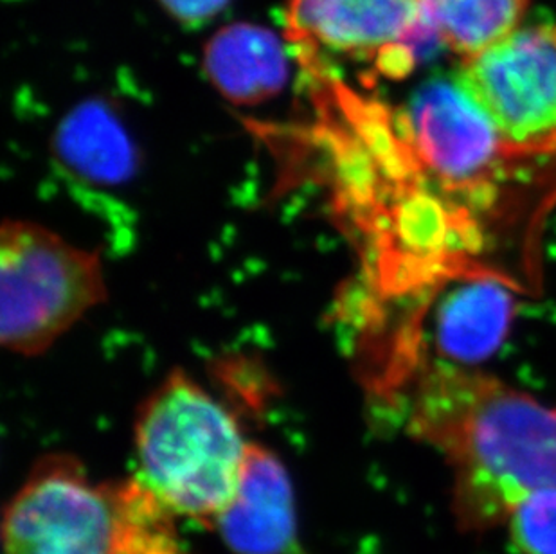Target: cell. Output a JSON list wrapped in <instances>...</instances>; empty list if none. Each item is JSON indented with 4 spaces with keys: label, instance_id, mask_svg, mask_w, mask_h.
I'll return each mask as SVG.
<instances>
[{
    "label": "cell",
    "instance_id": "obj_13",
    "mask_svg": "<svg viewBox=\"0 0 556 554\" xmlns=\"http://www.w3.org/2000/svg\"><path fill=\"white\" fill-rule=\"evenodd\" d=\"M114 537L112 554H186L174 515L139 479L112 490Z\"/></svg>",
    "mask_w": 556,
    "mask_h": 554
},
{
    "label": "cell",
    "instance_id": "obj_8",
    "mask_svg": "<svg viewBox=\"0 0 556 554\" xmlns=\"http://www.w3.org/2000/svg\"><path fill=\"white\" fill-rule=\"evenodd\" d=\"M215 526L240 554H301L292 484L270 450L251 443L237 498Z\"/></svg>",
    "mask_w": 556,
    "mask_h": 554
},
{
    "label": "cell",
    "instance_id": "obj_5",
    "mask_svg": "<svg viewBox=\"0 0 556 554\" xmlns=\"http://www.w3.org/2000/svg\"><path fill=\"white\" fill-rule=\"evenodd\" d=\"M285 35L303 68L339 54L368 60L388 78L409 73L416 48L432 37L420 0H289Z\"/></svg>",
    "mask_w": 556,
    "mask_h": 554
},
{
    "label": "cell",
    "instance_id": "obj_15",
    "mask_svg": "<svg viewBox=\"0 0 556 554\" xmlns=\"http://www.w3.org/2000/svg\"><path fill=\"white\" fill-rule=\"evenodd\" d=\"M159 4L186 26L197 27L213 21L229 0H159Z\"/></svg>",
    "mask_w": 556,
    "mask_h": 554
},
{
    "label": "cell",
    "instance_id": "obj_6",
    "mask_svg": "<svg viewBox=\"0 0 556 554\" xmlns=\"http://www.w3.org/2000/svg\"><path fill=\"white\" fill-rule=\"evenodd\" d=\"M4 554H112V490L73 459L38 465L4 515Z\"/></svg>",
    "mask_w": 556,
    "mask_h": 554
},
{
    "label": "cell",
    "instance_id": "obj_2",
    "mask_svg": "<svg viewBox=\"0 0 556 554\" xmlns=\"http://www.w3.org/2000/svg\"><path fill=\"white\" fill-rule=\"evenodd\" d=\"M249 449L235 416L179 372L137 414L139 481L177 515L194 520L216 522L237 498Z\"/></svg>",
    "mask_w": 556,
    "mask_h": 554
},
{
    "label": "cell",
    "instance_id": "obj_4",
    "mask_svg": "<svg viewBox=\"0 0 556 554\" xmlns=\"http://www.w3.org/2000/svg\"><path fill=\"white\" fill-rule=\"evenodd\" d=\"M454 81L486 115L509 158L556 153V22L520 26L463 58Z\"/></svg>",
    "mask_w": 556,
    "mask_h": 554
},
{
    "label": "cell",
    "instance_id": "obj_3",
    "mask_svg": "<svg viewBox=\"0 0 556 554\" xmlns=\"http://www.w3.org/2000/svg\"><path fill=\"white\" fill-rule=\"evenodd\" d=\"M98 252L53 230L5 221L0 236V337L16 355H42L106 299Z\"/></svg>",
    "mask_w": 556,
    "mask_h": 554
},
{
    "label": "cell",
    "instance_id": "obj_12",
    "mask_svg": "<svg viewBox=\"0 0 556 554\" xmlns=\"http://www.w3.org/2000/svg\"><path fill=\"white\" fill-rule=\"evenodd\" d=\"M427 29L463 58L492 48L522 26L530 0H420Z\"/></svg>",
    "mask_w": 556,
    "mask_h": 554
},
{
    "label": "cell",
    "instance_id": "obj_14",
    "mask_svg": "<svg viewBox=\"0 0 556 554\" xmlns=\"http://www.w3.org/2000/svg\"><path fill=\"white\" fill-rule=\"evenodd\" d=\"M504 526L517 553L556 554V492L520 499Z\"/></svg>",
    "mask_w": 556,
    "mask_h": 554
},
{
    "label": "cell",
    "instance_id": "obj_11",
    "mask_svg": "<svg viewBox=\"0 0 556 554\" xmlns=\"http://www.w3.org/2000/svg\"><path fill=\"white\" fill-rule=\"evenodd\" d=\"M514 310L511 293L492 279L457 288L438 312L435 342L441 353L457 366L489 358L508 333Z\"/></svg>",
    "mask_w": 556,
    "mask_h": 554
},
{
    "label": "cell",
    "instance_id": "obj_9",
    "mask_svg": "<svg viewBox=\"0 0 556 554\" xmlns=\"http://www.w3.org/2000/svg\"><path fill=\"white\" fill-rule=\"evenodd\" d=\"M60 166L89 186L119 188L136 177L139 153L122 115L105 100L74 106L54 134Z\"/></svg>",
    "mask_w": 556,
    "mask_h": 554
},
{
    "label": "cell",
    "instance_id": "obj_10",
    "mask_svg": "<svg viewBox=\"0 0 556 554\" xmlns=\"http://www.w3.org/2000/svg\"><path fill=\"white\" fill-rule=\"evenodd\" d=\"M204 73L232 105H260L285 89L289 54L273 32L240 22L207 42Z\"/></svg>",
    "mask_w": 556,
    "mask_h": 554
},
{
    "label": "cell",
    "instance_id": "obj_7",
    "mask_svg": "<svg viewBox=\"0 0 556 554\" xmlns=\"http://www.w3.org/2000/svg\"><path fill=\"white\" fill-rule=\"evenodd\" d=\"M413 158L443 188L457 193L490 191L498 166L509 158L494 126L456 81H434L415 96L404 115Z\"/></svg>",
    "mask_w": 556,
    "mask_h": 554
},
{
    "label": "cell",
    "instance_id": "obj_1",
    "mask_svg": "<svg viewBox=\"0 0 556 554\" xmlns=\"http://www.w3.org/2000/svg\"><path fill=\"white\" fill-rule=\"evenodd\" d=\"M407 430L454 471L452 513L465 533L504 526L520 499L556 492V407L467 366L426 367Z\"/></svg>",
    "mask_w": 556,
    "mask_h": 554
}]
</instances>
